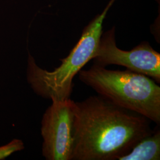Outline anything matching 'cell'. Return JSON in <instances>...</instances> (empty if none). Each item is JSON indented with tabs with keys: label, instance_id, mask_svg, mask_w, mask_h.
<instances>
[{
	"label": "cell",
	"instance_id": "cell-1",
	"mask_svg": "<svg viewBox=\"0 0 160 160\" xmlns=\"http://www.w3.org/2000/svg\"><path fill=\"white\" fill-rule=\"evenodd\" d=\"M71 160H118L153 130L151 120L99 94L74 102Z\"/></svg>",
	"mask_w": 160,
	"mask_h": 160
},
{
	"label": "cell",
	"instance_id": "cell-2",
	"mask_svg": "<svg viewBox=\"0 0 160 160\" xmlns=\"http://www.w3.org/2000/svg\"><path fill=\"white\" fill-rule=\"evenodd\" d=\"M78 74L98 94L160 125V87L154 80L127 69L110 70L95 64Z\"/></svg>",
	"mask_w": 160,
	"mask_h": 160
},
{
	"label": "cell",
	"instance_id": "cell-3",
	"mask_svg": "<svg viewBox=\"0 0 160 160\" xmlns=\"http://www.w3.org/2000/svg\"><path fill=\"white\" fill-rule=\"evenodd\" d=\"M115 0H110L101 14L94 17L83 29L78 42L68 55L60 59L61 65L52 71L39 67L29 54L27 77L34 92L46 98L63 100L70 98L73 91V79L92 59L103 33V24Z\"/></svg>",
	"mask_w": 160,
	"mask_h": 160
},
{
	"label": "cell",
	"instance_id": "cell-4",
	"mask_svg": "<svg viewBox=\"0 0 160 160\" xmlns=\"http://www.w3.org/2000/svg\"><path fill=\"white\" fill-rule=\"evenodd\" d=\"M115 27L103 33L92 58L93 64L106 67L110 65L145 75L160 83V53L148 42H142L131 51L119 49L116 42Z\"/></svg>",
	"mask_w": 160,
	"mask_h": 160
},
{
	"label": "cell",
	"instance_id": "cell-5",
	"mask_svg": "<svg viewBox=\"0 0 160 160\" xmlns=\"http://www.w3.org/2000/svg\"><path fill=\"white\" fill-rule=\"evenodd\" d=\"M51 100L42 120V154L47 160H71L74 101Z\"/></svg>",
	"mask_w": 160,
	"mask_h": 160
},
{
	"label": "cell",
	"instance_id": "cell-6",
	"mask_svg": "<svg viewBox=\"0 0 160 160\" xmlns=\"http://www.w3.org/2000/svg\"><path fill=\"white\" fill-rule=\"evenodd\" d=\"M159 125L149 135L141 139L131 150L118 160H160Z\"/></svg>",
	"mask_w": 160,
	"mask_h": 160
},
{
	"label": "cell",
	"instance_id": "cell-7",
	"mask_svg": "<svg viewBox=\"0 0 160 160\" xmlns=\"http://www.w3.org/2000/svg\"><path fill=\"white\" fill-rule=\"evenodd\" d=\"M24 148L23 141L14 139L7 145L0 147V160H4L12 154L23 150Z\"/></svg>",
	"mask_w": 160,
	"mask_h": 160
}]
</instances>
